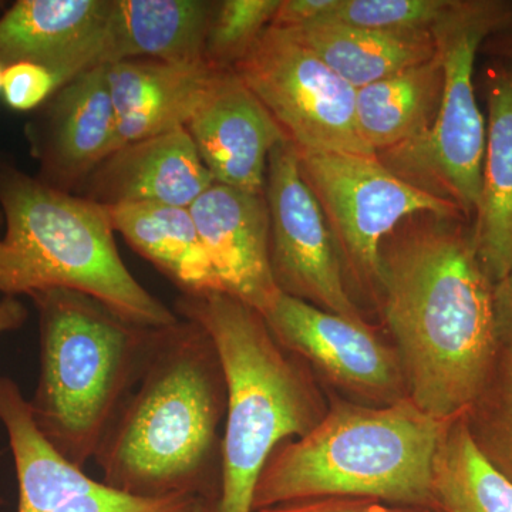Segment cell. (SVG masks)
<instances>
[{"label":"cell","mask_w":512,"mask_h":512,"mask_svg":"<svg viewBox=\"0 0 512 512\" xmlns=\"http://www.w3.org/2000/svg\"><path fill=\"white\" fill-rule=\"evenodd\" d=\"M379 289L410 399L437 419L466 416L500 350L473 222L429 215L382 245Z\"/></svg>","instance_id":"6da1fadb"},{"label":"cell","mask_w":512,"mask_h":512,"mask_svg":"<svg viewBox=\"0 0 512 512\" xmlns=\"http://www.w3.org/2000/svg\"><path fill=\"white\" fill-rule=\"evenodd\" d=\"M225 413L227 383L208 333L183 318L163 326L94 457L101 483L141 498L192 495L212 507L221 490Z\"/></svg>","instance_id":"7a4b0ae2"},{"label":"cell","mask_w":512,"mask_h":512,"mask_svg":"<svg viewBox=\"0 0 512 512\" xmlns=\"http://www.w3.org/2000/svg\"><path fill=\"white\" fill-rule=\"evenodd\" d=\"M453 421L431 416L409 396L384 407L336 403L306 436L272 451L252 511L325 497L434 510V457Z\"/></svg>","instance_id":"3957f363"},{"label":"cell","mask_w":512,"mask_h":512,"mask_svg":"<svg viewBox=\"0 0 512 512\" xmlns=\"http://www.w3.org/2000/svg\"><path fill=\"white\" fill-rule=\"evenodd\" d=\"M174 309L208 333L227 383L221 490L211 512H254L256 483L272 451L306 436L325 416L318 392L247 303L208 292L181 295Z\"/></svg>","instance_id":"277c9868"},{"label":"cell","mask_w":512,"mask_h":512,"mask_svg":"<svg viewBox=\"0 0 512 512\" xmlns=\"http://www.w3.org/2000/svg\"><path fill=\"white\" fill-rule=\"evenodd\" d=\"M0 293L67 289L92 296L137 325L163 328L178 315L128 271L109 208L49 187L0 158Z\"/></svg>","instance_id":"5b68a950"},{"label":"cell","mask_w":512,"mask_h":512,"mask_svg":"<svg viewBox=\"0 0 512 512\" xmlns=\"http://www.w3.org/2000/svg\"><path fill=\"white\" fill-rule=\"evenodd\" d=\"M29 298L40 333L33 416L60 454L83 468L140 382L161 328L137 325L92 296L67 289Z\"/></svg>","instance_id":"8992f818"},{"label":"cell","mask_w":512,"mask_h":512,"mask_svg":"<svg viewBox=\"0 0 512 512\" xmlns=\"http://www.w3.org/2000/svg\"><path fill=\"white\" fill-rule=\"evenodd\" d=\"M511 23V2L451 0L431 30L444 72L436 121L423 137L377 154L392 173L453 202L470 222L480 202L487 134L477 103L474 67L485 40Z\"/></svg>","instance_id":"52a82bcc"},{"label":"cell","mask_w":512,"mask_h":512,"mask_svg":"<svg viewBox=\"0 0 512 512\" xmlns=\"http://www.w3.org/2000/svg\"><path fill=\"white\" fill-rule=\"evenodd\" d=\"M299 153L377 156L356 124V89L284 29H266L234 67Z\"/></svg>","instance_id":"ba28073f"},{"label":"cell","mask_w":512,"mask_h":512,"mask_svg":"<svg viewBox=\"0 0 512 512\" xmlns=\"http://www.w3.org/2000/svg\"><path fill=\"white\" fill-rule=\"evenodd\" d=\"M296 154L336 245L367 285L379 288L380 249L400 222L414 215L464 218L453 202L403 180L377 156Z\"/></svg>","instance_id":"9c48e42d"},{"label":"cell","mask_w":512,"mask_h":512,"mask_svg":"<svg viewBox=\"0 0 512 512\" xmlns=\"http://www.w3.org/2000/svg\"><path fill=\"white\" fill-rule=\"evenodd\" d=\"M265 197L272 274L279 291L350 322L366 323L343 285L335 238L289 141L269 156Z\"/></svg>","instance_id":"30bf717a"},{"label":"cell","mask_w":512,"mask_h":512,"mask_svg":"<svg viewBox=\"0 0 512 512\" xmlns=\"http://www.w3.org/2000/svg\"><path fill=\"white\" fill-rule=\"evenodd\" d=\"M264 318L284 348L333 383L387 404L407 397L399 355L367 323L350 322L282 292Z\"/></svg>","instance_id":"8fae6325"},{"label":"cell","mask_w":512,"mask_h":512,"mask_svg":"<svg viewBox=\"0 0 512 512\" xmlns=\"http://www.w3.org/2000/svg\"><path fill=\"white\" fill-rule=\"evenodd\" d=\"M42 183L77 194L97 165L116 150L117 120L106 66L57 90L26 127Z\"/></svg>","instance_id":"7c38bea8"},{"label":"cell","mask_w":512,"mask_h":512,"mask_svg":"<svg viewBox=\"0 0 512 512\" xmlns=\"http://www.w3.org/2000/svg\"><path fill=\"white\" fill-rule=\"evenodd\" d=\"M190 212L224 292L264 316L281 295L272 274L265 194L214 183Z\"/></svg>","instance_id":"4fadbf2b"},{"label":"cell","mask_w":512,"mask_h":512,"mask_svg":"<svg viewBox=\"0 0 512 512\" xmlns=\"http://www.w3.org/2000/svg\"><path fill=\"white\" fill-rule=\"evenodd\" d=\"M185 130L214 183L265 194L269 156L282 128L234 69L222 70Z\"/></svg>","instance_id":"5bb4252c"},{"label":"cell","mask_w":512,"mask_h":512,"mask_svg":"<svg viewBox=\"0 0 512 512\" xmlns=\"http://www.w3.org/2000/svg\"><path fill=\"white\" fill-rule=\"evenodd\" d=\"M111 0H18L0 15V64H40L64 86L104 64Z\"/></svg>","instance_id":"9a60e30c"},{"label":"cell","mask_w":512,"mask_h":512,"mask_svg":"<svg viewBox=\"0 0 512 512\" xmlns=\"http://www.w3.org/2000/svg\"><path fill=\"white\" fill-rule=\"evenodd\" d=\"M214 184L185 128L117 148L89 175L77 194L104 205L190 208Z\"/></svg>","instance_id":"2e32d148"},{"label":"cell","mask_w":512,"mask_h":512,"mask_svg":"<svg viewBox=\"0 0 512 512\" xmlns=\"http://www.w3.org/2000/svg\"><path fill=\"white\" fill-rule=\"evenodd\" d=\"M222 69L156 60L107 64L117 120V148L181 130L190 123Z\"/></svg>","instance_id":"e0dca14e"},{"label":"cell","mask_w":512,"mask_h":512,"mask_svg":"<svg viewBox=\"0 0 512 512\" xmlns=\"http://www.w3.org/2000/svg\"><path fill=\"white\" fill-rule=\"evenodd\" d=\"M485 89L487 134L473 237L478 261L495 285L512 269V64L487 69Z\"/></svg>","instance_id":"ac0fdd59"},{"label":"cell","mask_w":512,"mask_h":512,"mask_svg":"<svg viewBox=\"0 0 512 512\" xmlns=\"http://www.w3.org/2000/svg\"><path fill=\"white\" fill-rule=\"evenodd\" d=\"M215 3L207 0H111L104 64L156 60L200 66Z\"/></svg>","instance_id":"d6986e66"},{"label":"cell","mask_w":512,"mask_h":512,"mask_svg":"<svg viewBox=\"0 0 512 512\" xmlns=\"http://www.w3.org/2000/svg\"><path fill=\"white\" fill-rule=\"evenodd\" d=\"M0 421L8 433L19 484L18 512H52L100 487L74 466L37 426L30 400L15 380L0 376Z\"/></svg>","instance_id":"ffe728a7"},{"label":"cell","mask_w":512,"mask_h":512,"mask_svg":"<svg viewBox=\"0 0 512 512\" xmlns=\"http://www.w3.org/2000/svg\"><path fill=\"white\" fill-rule=\"evenodd\" d=\"M109 212L114 231L167 276L181 295L224 292L190 208L141 202L110 207Z\"/></svg>","instance_id":"44dd1931"},{"label":"cell","mask_w":512,"mask_h":512,"mask_svg":"<svg viewBox=\"0 0 512 512\" xmlns=\"http://www.w3.org/2000/svg\"><path fill=\"white\" fill-rule=\"evenodd\" d=\"M444 72L439 53L427 62L356 90L360 138L380 154L429 133L439 114Z\"/></svg>","instance_id":"7402d4cb"},{"label":"cell","mask_w":512,"mask_h":512,"mask_svg":"<svg viewBox=\"0 0 512 512\" xmlns=\"http://www.w3.org/2000/svg\"><path fill=\"white\" fill-rule=\"evenodd\" d=\"M355 89L427 62L437 55L431 33L387 35L333 22L284 29Z\"/></svg>","instance_id":"603a6c76"},{"label":"cell","mask_w":512,"mask_h":512,"mask_svg":"<svg viewBox=\"0 0 512 512\" xmlns=\"http://www.w3.org/2000/svg\"><path fill=\"white\" fill-rule=\"evenodd\" d=\"M434 511L512 512V483L471 439L466 416L448 426L433 463Z\"/></svg>","instance_id":"cb8c5ba5"},{"label":"cell","mask_w":512,"mask_h":512,"mask_svg":"<svg viewBox=\"0 0 512 512\" xmlns=\"http://www.w3.org/2000/svg\"><path fill=\"white\" fill-rule=\"evenodd\" d=\"M466 421L481 456L512 483V349L498 350L491 375Z\"/></svg>","instance_id":"d4e9b609"},{"label":"cell","mask_w":512,"mask_h":512,"mask_svg":"<svg viewBox=\"0 0 512 512\" xmlns=\"http://www.w3.org/2000/svg\"><path fill=\"white\" fill-rule=\"evenodd\" d=\"M281 0H224L215 3L205 40V60L215 69H234L272 25Z\"/></svg>","instance_id":"484cf974"},{"label":"cell","mask_w":512,"mask_h":512,"mask_svg":"<svg viewBox=\"0 0 512 512\" xmlns=\"http://www.w3.org/2000/svg\"><path fill=\"white\" fill-rule=\"evenodd\" d=\"M451 0H339L320 22H333L387 35L431 33Z\"/></svg>","instance_id":"4316f807"},{"label":"cell","mask_w":512,"mask_h":512,"mask_svg":"<svg viewBox=\"0 0 512 512\" xmlns=\"http://www.w3.org/2000/svg\"><path fill=\"white\" fill-rule=\"evenodd\" d=\"M198 498L187 494L141 498L120 493L103 483L52 512H191Z\"/></svg>","instance_id":"83f0119b"},{"label":"cell","mask_w":512,"mask_h":512,"mask_svg":"<svg viewBox=\"0 0 512 512\" xmlns=\"http://www.w3.org/2000/svg\"><path fill=\"white\" fill-rule=\"evenodd\" d=\"M60 87L55 74L40 64L19 62L3 72V100L9 109L22 113L45 106Z\"/></svg>","instance_id":"f1b7e54d"},{"label":"cell","mask_w":512,"mask_h":512,"mask_svg":"<svg viewBox=\"0 0 512 512\" xmlns=\"http://www.w3.org/2000/svg\"><path fill=\"white\" fill-rule=\"evenodd\" d=\"M255 512H436L430 508L393 505L373 498L325 497L262 508Z\"/></svg>","instance_id":"f546056e"},{"label":"cell","mask_w":512,"mask_h":512,"mask_svg":"<svg viewBox=\"0 0 512 512\" xmlns=\"http://www.w3.org/2000/svg\"><path fill=\"white\" fill-rule=\"evenodd\" d=\"M339 0H281L272 28L298 29L318 23L338 5Z\"/></svg>","instance_id":"4dcf8cb0"},{"label":"cell","mask_w":512,"mask_h":512,"mask_svg":"<svg viewBox=\"0 0 512 512\" xmlns=\"http://www.w3.org/2000/svg\"><path fill=\"white\" fill-rule=\"evenodd\" d=\"M493 306L498 345L512 349V269L494 285Z\"/></svg>","instance_id":"1f68e13d"},{"label":"cell","mask_w":512,"mask_h":512,"mask_svg":"<svg viewBox=\"0 0 512 512\" xmlns=\"http://www.w3.org/2000/svg\"><path fill=\"white\" fill-rule=\"evenodd\" d=\"M28 308L15 296H3L0 301V335L13 332L25 325L28 320ZM3 503L0 495V505Z\"/></svg>","instance_id":"d6a6232c"},{"label":"cell","mask_w":512,"mask_h":512,"mask_svg":"<svg viewBox=\"0 0 512 512\" xmlns=\"http://www.w3.org/2000/svg\"><path fill=\"white\" fill-rule=\"evenodd\" d=\"M483 49L497 59L512 64V23L501 32L495 33L490 39L485 40Z\"/></svg>","instance_id":"836d02e7"},{"label":"cell","mask_w":512,"mask_h":512,"mask_svg":"<svg viewBox=\"0 0 512 512\" xmlns=\"http://www.w3.org/2000/svg\"><path fill=\"white\" fill-rule=\"evenodd\" d=\"M191 512H211V507L207 503H204V501H198Z\"/></svg>","instance_id":"e575fe53"},{"label":"cell","mask_w":512,"mask_h":512,"mask_svg":"<svg viewBox=\"0 0 512 512\" xmlns=\"http://www.w3.org/2000/svg\"><path fill=\"white\" fill-rule=\"evenodd\" d=\"M3 72H5V67L0 64V94H2Z\"/></svg>","instance_id":"d590c367"},{"label":"cell","mask_w":512,"mask_h":512,"mask_svg":"<svg viewBox=\"0 0 512 512\" xmlns=\"http://www.w3.org/2000/svg\"><path fill=\"white\" fill-rule=\"evenodd\" d=\"M5 225V217H3V212L0 210V231H2V227ZM2 235V234H0Z\"/></svg>","instance_id":"8d00e7d4"},{"label":"cell","mask_w":512,"mask_h":512,"mask_svg":"<svg viewBox=\"0 0 512 512\" xmlns=\"http://www.w3.org/2000/svg\"><path fill=\"white\" fill-rule=\"evenodd\" d=\"M6 8H8V6H6V2H2V0H0V15H2L3 10Z\"/></svg>","instance_id":"74e56055"}]
</instances>
